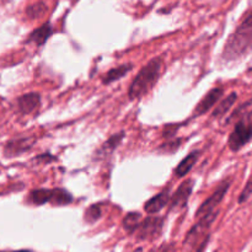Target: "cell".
I'll return each instance as SVG.
<instances>
[{
  "label": "cell",
  "mask_w": 252,
  "mask_h": 252,
  "mask_svg": "<svg viewBox=\"0 0 252 252\" xmlns=\"http://www.w3.org/2000/svg\"><path fill=\"white\" fill-rule=\"evenodd\" d=\"M252 53V9L249 10L229 36L221 52V59L231 63Z\"/></svg>",
  "instance_id": "cell-1"
},
{
  "label": "cell",
  "mask_w": 252,
  "mask_h": 252,
  "mask_svg": "<svg viewBox=\"0 0 252 252\" xmlns=\"http://www.w3.org/2000/svg\"><path fill=\"white\" fill-rule=\"evenodd\" d=\"M162 58L155 57L150 59L144 66L135 75L128 89V98L129 100H138L147 95L158 83L161 74Z\"/></svg>",
  "instance_id": "cell-2"
},
{
  "label": "cell",
  "mask_w": 252,
  "mask_h": 252,
  "mask_svg": "<svg viewBox=\"0 0 252 252\" xmlns=\"http://www.w3.org/2000/svg\"><path fill=\"white\" fill-rule=\"evenodd\" d=\"M219 211L197 219L184 241V252H203L211 238V228L218 218Z\"/></svg>",
  "instance_id": "cell-3"
},
{
  "label": "cell",
  "mask_w": 252,
  "mask_h": 252,
  "mask_svg": "<svg viewBox=\"0 0 252 252\" xmlns=\"http://www.w3.org/2000/svg\"><path fill=\"white\" fill-rule=\"evenodd\" d=\"M252 140V108L245 111L238 118L233 132L228 138V147L231 152L236 153L243 149Z\"/></svg>",
  "instance_id": "cell-4"
},
{
  "label": "cell",
  "mask_w": 252,
  "mask_h": 252,
  "mask_svg": "<svg viewBox=\"0 0 252 252\" xmlns=\"http://www.w3.org/2000/svg\"><path fill=\"white\" fill-rule=\"evenodd\" d=\"M230 186L231 179H225L224 181H221L220 184H219V186L216 189V191H214L213 193L199 206L198 211H197L196 213V218L199 219L202 218V217H206L208 216V214L214 213V212H218L219 206H220L224 197L228 193Z\"/></svg>",
  "instance_id": "cell-5"
},
{
  "label": "cell",
  "mask_w": 252,
  "mask_h": 252,
  "mask_svg": "<svg viewBox=\"0 0 252 252\" xmlns=\"http://www.w3.org/2000/svg\"><path fill=\"white\" fill-rule=\"evenodd\" d=\"M162 228H164V218L150 214L148 218L142 219L133 234L138 240H154L161 235Z\"/></svg>",
  "instance_id": "cell-6"
},
{
  "label": "cell",
  "mask_w": 252,
  "mask_h": 252,
  "mask_svg": "<svg viewBox=\"0 0 252 252\" xmlns=\"http://www.w3.org/2000/svg\"><path fill=\"white\" fill-rule=\"evenodd\" d=\"M193 180H186V181L182 182L177 189L175 191V193L172 194L171 198H170V212L172 211H180V209H184L185 207L189 203V199L191 197L192 191H193Z\"/></svg>",
  "instance_id": "cell-7"
},
{
  "label": "cell",
  "mask_w": 252,
  "mask_h": 252,
  "mask_svg": "<svg viewBox=\"0 0 252 252\" xmlns=\"http://www.w3.org/2000/svg\"><path fill=\"white\" fill-rule=\"evenodd\" d=\"M34 138L32 137H19L9 140L4 145V157L5 158H15L30 152L34 144Z\"/></svg>",
  "instance_id": "cell-8"
},
{
  "label": "cell",
  "mask_w": 252,
  "mask_h": 252,
  "mask_svg": "<svg viewBox=\"0 0 252 252\" xmlns=\"http://www.w3.org/2000/svg\"><path fill=\"white\" fill-rule=\"evenodd\" d=\"M224 95V88H213L212 90H209L206 95L203 96L201 101L197 103L196 108L193 111V117H199V116L206 115L207 112L212 110L217 103L220 101V98Z\"/></svg>",
  "instance_id": "cell-9"
},
{
  "label": "cell",
  "mask_w": 252,
  "mask_h": 252,
  "mask_svg": "<svg viewBox=\"0 0 252 252\" xmlns=\"http://www.w3.org/2000/svg\"><path fill=\"white\" fill-rule=\"evenodd\" d=\"M17 111L21 115H31L41 106V95L38 93H29L21 95L16 101Z\"/></svg>",
  "instance_id": "cell-10"
},
{
  "label": "cell",
  "mask_w": 252,
  "mask_h": 252,
  "mask_svg": "<svg viewBox=\"0 0 252 252\" xmlns=\"http://www.w3.org/2000/svg\"><path fill=\"white\" fill-rule=\"evenodd\" d=\"M170 198H171V192H170V187L162 189L161 192L157 194V196L152 197L148 202L144 204V211L148 214H157L160 211L165 208L169 204Z\"/></svg>",
  "instance_id": "cell-11"
},
{
  "label": "cell",
  "mask_w": 252,
  "mask_h": 252,
  "mask_svg": "<svg viewBox=\"0 0 252 252\" xmlns=\"http://www.w3.org/2000/svg\"><path fill=\"white\" fill-rule=\"evenodd\" d=\"M126 137V133L125 132H120V133H116V134L111 135L95 153V159L96 160H102L105 158H108L118 147L121 145V143L123 142Z\"/></svg>",
  "instance_id": "cell-12"
},
{
  "label": "cell",
  "mask_w": 252,
  "mask_h": 252,
  "mask_svg": "<svg viewBox=\"0 0 252 252\" xmlns=\"http://www.w3.org/2000/svg\"><path fill=\"white\" fill-rule=\"evenodd\" d=\"M53 33V27L49 22H46L42 26H39L38 29L33 30L31 33L27 37L26 42L27 43H33L36 46H43L47 41H48L49 37Z\"/></svg>",
  "instance_id": "cell-13"
},
{
  "label": "cell",
  "mask_w": 252,
  "mask_h": 252,
  "mask_svg": "<svg viewBox=\"0 0 252 252\" xmlns=\"http://www.w3.org/2000/svg\"><path fill=\"white\" fill-rule=\"evenodd\" d=\"M199 157H201V152L199 150H194V152H191L189 155H187L185 159H182L180 161V164L177 165V167L175 169V175L177 177H184L191 171L194 167V165L198 161Z\"/></svg>",
  "instance_id": "cell-14"
},
{
  "label": "cell",
  "mask_w": 252,
  "mask_h": 252,
  "mask_svg": "<svg viewBox=\"0 0 252 252\" xmlns=\"http://www.w3.org/2000/svg\"><path fill=\"white\" fill-rule=\"evenodd\" d=\"M236 100H238V94L236 93H231L230 95H228L225 98H223V100L218 103V106L214 108L213 112H212V118H213V120H220V118L225 117L226 113H228L229 111L233 108V106L235 105Z\"/></svg>",
  "instance_id": "cell-15"
},
{
  "label": "cell",
  "mask_w": 252,
  "mask_h": 252,
  "mask_svg": "<svg viewBox=\"0 0 252 252\" xmlns=\"http://www.w3.org/2000/svg\"><path fill=\"white\" fill-rule=\"evenodd\" d=\"M133 69V64L128 63V64H122L120 66H116V68L110 69L107 73L103 75L102 78V84L103 85H110V84L115 83V81L120 80L122 79L123 76L127 75L128 73H130Z\"/></svg>",
  "instance_id": "cell-16"
},
{
  "label": "cell",
  "mask_w": 252,
  "mask_h": 252,
  "mask_svg": "<svg viewBox=\"0 0 252 252\" xmlns=\"http://www.w3.org/2000/svg\"><path fill=\"white\" fill-rule=\"evenodd\" d=\"M52 192L53 189H36L30 192L27 197V202L33 206H43V204L49 203L52 198Z\"/></svg>",
  "instance_id": "cell-17"
},
{
  "label": "cell",
  "mask_w": 252,
  "mask_h": 252,
  "mask_svg": "<svg viewBox=\"0 0 252 252\" xmlns=\"http://www.w3.org/2000/svg\"><path fill=\"white\" fill-rule=\"evenodd\" d=\"M74 201L73 196L70 194V192H68L64 189H53L52 192V198L49 203H52L53 206H68L71 202Z\"/></svg>",
  "instance_id": "cell-18"
},
{
  "label": "cell",
  "mask_w": 252,
  "mask_h": 252,
  "mask_svg": "<svg viewBox=\"0 0 252 252\" xmlns=\"http://www.w3.org/2000/svg\"><path fill=\"white\" fill-rule=\"evenodd\" d=\"M142 219L143 217L140 213H138V212H130V213H128L127 216L123 218V228H125V230L127 231L128 234H133L135 231V229L138 228V225L140 224Z\"/></svg>",
  "instance_id": "cell-19"
},
{
  "label": "cell",
  "mask_w": 252,
  "mask_h": 252,
  "mask_svg": "<svg viewBox=\"0 0 252 252\" xmlns=\"http://www.w3.org/2000/svg\"><path fill=\"white\" fill-rule=\"evenodd\" d=\"M47 11V6L44 2L38 1L34 2V4H31L30 6L26 7V16L29 17L30 20H36L39 19L41 16H43Z\"/></svg>",
  "instance_id": "cell-20"
},
{
  "label": "cell",
  "mask_w": 252,
  "mask_h": 252,
  "mask_svg": "<svg viewBox=\"0 0 252 252\" xmlns=\"http://www.w3.org/2000/svg\"><path fill=\"white\" fill-rule=\"evenodd\" d=\"M102 217V207L101 204H91L85 211L84 220L88 224H94Z\"/></svg>",
  "instance_id": "cell-21"
},
{
  "label": "cell",
  "mask_w": 252,
  "mask_h": 252,
  "mask_svg": "<svg viewBox=\"0 0 252 252\" xmlns=\"http://www.w3.org/2000/svg\"><path fill=\"white\" fill-rule=\"evenodd\" d=\"M251 196H252V177H251L250 180H249L248 184L245 185V187H244V189H243V191H241L240 196H239L238 202H239V203H240V204L245 203V202L248 201V199L250 198Z\"/></svg>",
  "instance_id": "cell-22"
},
{
  "label": "cell",
  "mask_w": 252,
  "mask_h": 252,
  "mask_svg": "<svg viewBox=\"0 0 252 252\" xmlns=\"http://www.w3.org/2000/svg\"><path fill=\"white\" fill-rule=\"evenodd\" d=\"M180 144H181V140H171L170 143H166V144H162L160 150H162L164 153H175L180 148Z\"/></svg>",
  "instance_id": "cell-23"
},
{
  "label": "cell",
  "mask_w": 252,
  "mask_h": 252,
  "mask_svg": "<svg viewBox=\"0 0 252 252\" xmlns=\"http://www.w3.org/2000/svg\"><path fill=\"white\" fill-rule=\"evenodd\" d=\"M150 252H176V248H175L174 244H164V245L159 246Z\"/></svg>",
  "instance_id": "cell-24"
},
{
  "label": "cell",
  "mask_w": 252,
  "mask_h": 252,
  "mask_svg": "<svg viewBox=\"0 0 252 252\" xmlns=\"http://www.w3.org/2000/svg\"><path fill=\"white\" fill-rule=\"evenodd\" d=\"M12 252H32L30 250H20V251H12Z\"/></svg>",
  "instance_id": "cell-25"
}]
</instances>
